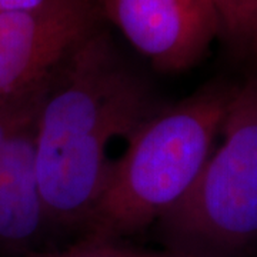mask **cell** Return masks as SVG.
I'll use <instances>...</instances> for the list:
<instances>
[{"label":"cell","mask_w":257,"mask_h":257,"mask_svg":"<svg viewBox=\"0 0 257 257\" xmlns=\"http://www.w3.org/2000/svg\"><path fill=\"white\" fill-rule=\"evenodd\" d=\"M156 110L145 80L120 62L103 30L56 69L35 121L47 221L80 230L110 163L109 143L130 138Z\"/></svg>","instance_id":"obj_1"},{"label":"cell","mask_w":257,"mask_h":257,"mask_svg":"<svg viewBox=\"0 0 257 257\" xmlns=\"http://www.w3.org/2000/svg\"><path fill=\"white\" fill-rule=\"evenodd\" d=\"M236 87L237 82L213 80L145 120L109 163L79 240L120 241L180 202L213 152Z\"/></svg>","instance_id":"obj_2"},{"label":"cell","mask_w":257,"mask_h":257,"mask_svg":"<svg viewBox=\"0 0 257 257\" xmlns=\"http://www.w3.org/2000/svg\"><path fill=\"white\" fill-rule=\"evenodd\" d=\"M220 136L192 189L157 220L167 248L237 257L257 246V73L237 82Z\"/></svg>","instance_id":"obj_3"},{"label":"cell","mask_w":257,"mask_h":257,"mask_svg":"<svg viewBox=\"0 0 257 257\" xmlns=\"http://www.w3.org/2000/svg\"><path fill=\"white\" fill-rule=\"evenodd\" d=\"M97 0H45L35 9L0 13V99L32 90L97 32Z\"/></svg>","instance_id":"obj_4"},{"label":"cell","mask_w":257,"mask_h":257,"mask_svg":"<svg viewBox=\"0 0 257 257\" xmlns=\"http://www.w3.org/2000/svg\"><path fill=\"white\" fill-rule=\"evenodd\" d=\"M101 15L162 73H182L199 63L220 19L213 0H97Z\"/></svg>","instance_id":"obj_5"},{"label":"cell","mask_w":257,"mask_h":257,"mask_svg":"<svg viewBox=\"0 0 257 257\" xmlns=\"http://www.w3.org/2000/svg\"><path fill=\"white\" fill-rule=\"evenodd\" d=\"M46 221L37 183L35 132H20L0 166V241L26 244Z\"/></svg>","instance_id":"obj_6"},{"label":"cell","mask_w":257,"mask_h":257,"mask_svg":"<svg viewBox=\"0 0 257 257\" xmlns=\"http://www.w3.org/2000/svg\"><path fill=\"white\" fill-rule=\"evenodd\" d=\"M220 37L231 53L257 73V0H227L217 8Z\"/></svg>","instance_id":"obj_7"},{"label":"cell","mask_w":257,"mask_h":257,"mask_svg":"<svg viewBox=\"0 0 257 257\" xmlns=\"http://www.w3.org/2000/svg\"><path fill=\"white\" fill-rule=\"evenodd\" d=\"M26 257H204L187 253L182 250L163 248V250H146V248L128 247L120 244V241H93L79 240L60 250L37 251Z\"/></svg>","instance_id":"obj_8"},{"label":"cell","mask_w":257,"mask_h":257,"mask_svg":"<svg viewBox=\"0 0 257 257\" xmlns=\"http://www.w3.org/2000/svg\"><path fill=\"white\" fill-rule=\"evenodd\" d=\"M45 0H0V13L35 9Z\"/></svg>","instance_id":"obj_9"},{"label":"cell","mask_w":257,"mask_h":257,"mask_svg":"<svg viewBox=\"0 0 257 257\" xmlns=\"http://www.w3.org/2000/svg\"><path fill=\"white\" fill-rule=\"evenodd\" d=\"M213 2H214V5H216V9H217L220 5H223V3H224V2H227V0H213Z\"/></svg>","instance_id":"obj_10"}]
</instances>
